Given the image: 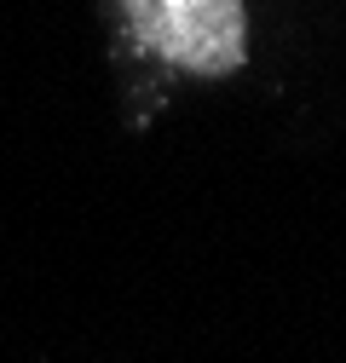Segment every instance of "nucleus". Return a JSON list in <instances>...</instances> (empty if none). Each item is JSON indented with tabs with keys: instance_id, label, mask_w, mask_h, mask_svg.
Listing matches in <instances>:
<instances>
[{
	"instance_id": "f257e3e1",
	"label": "nucleus",
	"mask_w": 346,
	"mask_h": 363,
	"mask_svg": "<svg viewBox=\"0 0 346 363\" xmlns=\"http://www.w3.org/2000/svg\"><path fill=\"white\" fill-rule=\"evenodd\" d=\"M127 29L191 75H231L248 47L242 0H127Z\"/></svg>"
}]
</instances>
